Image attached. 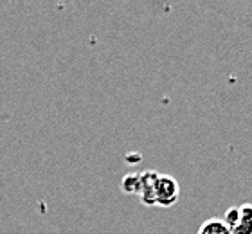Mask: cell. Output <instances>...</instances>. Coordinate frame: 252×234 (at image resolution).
I'll return each instance as SVG.
<instances>
[{
    "label": "cell",
    "instance_id": "6da1fadb",
    "mask_svg": "<svg viewBox=\"0 0 252 234\" xmlns=\"http://www.w3.org/2000/svg\"><path fill=\"white\" fill-rule=\"evenodd\" d=\"M180 197V186L177 178L171 175L158 173L157 182H155V205L158 207H171L179 202Z\"/></svg>",
    "mask_w": 252,
    "mask_h": 234
},
{
    "label": "cell",
    "instance_id": "7a4b0ae2",
    "mask_svg": "<svg viewBox=\"0 0 252 234\" xmlns=\"http://www.w3.org/2000/svg\"><path fill=\"white\" fill-rule=\"evenodd\" d=\"M157 171H141V202L144 205H155V182H157Z\"/></svg>",
    "mask_w": 252,
    "mask_h": 234
},
{
    "label": "cell",
    "instance_id": "3957f363",
    "mask_svg": "<svg viewBox=\"0 0 252 234\" xmlns=\"http://www.w3.org/2000/svg\"><path fill=\"white\" fill-rule=\"evenodd\" d=\"M240 211V220L234 227H231V234H252V203L245 202L238 205Z\"/></svg>",
    "mask_w": 252,
    "mask_h": 234
},
{
    "label": "cell",
    "instance_id": "277c9868",
    "mask_svg": "<svg viewBox=\"0 0 252 234\" xmlns=\"http://www.w3.org/2000/svg\"><path fill=\"white\" fill-rule=\"evenodd\" d=\"M196 234H231V231L227 229L221 218H209L200 225Z\"/></svg>",
    "mask_w": 252,
    "mask_h": 234
},
{
    "label": "cell",
    "instance_id": "5b68a950",
    "mask_svg": "<svg viewBox=\"0 0 252 234\" xmlns=\"http://www.w3.org/2000/svg\"><path fill=\"white\" fill-rule=\"evenodd\" d=\"M121 189L126 195H139L141 193V173H128L121 180Z\"/></svg>",
    "mask_w": 252,
    "mask_h": 234
}]
</instances>
